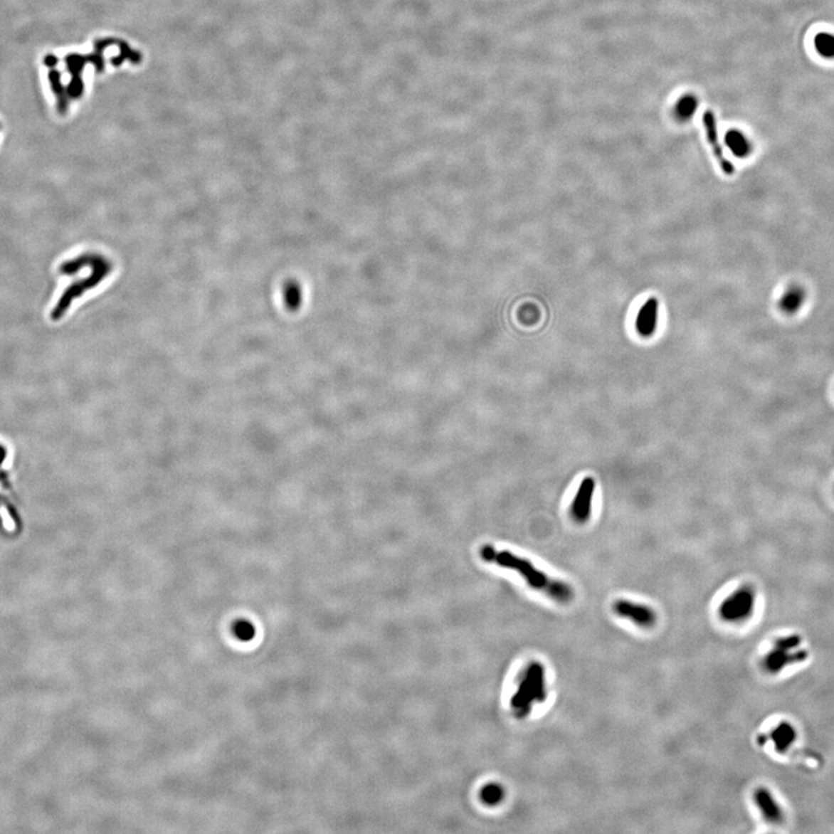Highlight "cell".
Masks as SVG:
<instances>
[{
    "label": "cell",
    "instance_id": "cell-1",
    "mask_svg": "<svg viewBox=\"0 0 834 834\" xmlns=\"http://www.w3.org/2000/svg\"><path fill=\"white\" fill-rule=\"evenodd\" d=\"M479 555L485 562L497 564L505 569L514 570L523 577L524 581L531 588L545 592L546 595L554 601L569 603L574 598L573 588L566 583L551 579L524 557L518 556L509 551H498L494 546L490 545L481 546Z\"/></svg>",
    "mask_w": 834,
    "mask_h": 834
},
{
    "label": "cell",
    "instance_id": "cell-2",
    "mask_svg": "<svg viewBox=\"0 0 834 834\" xmlns=\"http://www.w3.org/2000/svg\"><path fill=\"white\" fill-rule=\"evenodd\" d=\"M88 265L92 268L90 276L85 280H77L75 283H72L63 292L60 300L57 302L56 306L51 311V319L53 321L60 320L65 315L75 299L79 298L81 295L88 292V290L94 289L97 285H99L105 280L107 275H110V271L112 270V263L105 256L99 255V254H84V255L64 262L60 265V274H78L81 269L88 267Z\"/></svg>",
    "mask_w": 834,
    "mask_h": 834
},
{
    "label": "cell",
    "instance_id": "cell-3",
    "mask_svg": "<svg viewBox=\"0 0 834 834\" xmlns=\"http://www.w3.org/2000/svg\"><path fill=\"white\" fill-rule=\"evenodd\" d=\"M546 699L545 667L540 662H532L520 679L517 691L511 699V707L518 719H524L531 713L534 702L542 704Z\"/></svg>",
    "mask_w": 834,
    "mask_h": 834
},
{
    "label": "cell",
    "instance_id": "cell-4",
    "mask_svg": "<svg viewBox=\"0 0 834 834\" xmlns=\"http://www.w3.org/2000/svg\"><path fill=\"white\" fill-rule=\"evenodd\" d=\"M801 638L789 635L780 638L774 642L772 649L764 657L763 669L769 675H778L788 666L802 663L808 660L809 653L801 648Z\"/></svg>",
    "mask_w": 834,
    "mask_h": 834
},
{
    "label": "cell",
    "instance_id": "cell-5",
    "mask_svg": "<svg viewBox=\"0 0 834 834\" xmlns=\"http://www.w3.org/2000/svg\"><path fill=\"white\" fill-rule=\"evenodd\" d=\"M756 608V592L745 586L725 598L719 606V616L727 623H741L750 619Z\"/></svg>",
    "mask_w": 834,
    "mask_h": 834
},
{
    "label": "cell",
    "instance_id": "cell-6",
    "mask_svg": "<svg viewBox=\"0 0 834 834\" xmlns=\"http://www.w3.org/2000/svg\"><path fill=\"white\" fill-rule=\"evenodd\" d=\"M613 612L619 618L628 620L641 628H653L657 623V614L654 608L636 601L618 599L614 601Z\"/></svg>",
    "mask_w": 834,
    "mask_h": 834
},
{
    "label": "cell",
    "instance_id": "cell-7",
    "mask_svg": "<svg viewBox=\"0 0 834 834\" xmlns=\"http://www.w3.org/2000/svg\"><path fill=\"white\" fill-rule=\"evenodd\" d=\"M595 490V480L590 477H584L577 489L576 495L574 497L573 505L570 507V514L576 523H586L590 518Z\"/></svg>",
    "mask_w": 834,
    "mask_h": 834
},
{
    "label": "cell",
    "instance_id": "cell-8",
    "mask_svg": "<svg viewBox=\"0 0 834 834\" xmlns=\"http://www.w3.org/2000/svg\"><path fill=\"white\" fill-rule=\"evenodd\" d=\"M754 803L759 809L761 815L766 822L769 824L780 825L785 820V813L780 806L772 791L767 788L759 787L754 793Z\"/></svg>",
    "mask_w": 834,
    "mask_h": 834
},
{
    "label": "cell",
    "instance_id": "cell-9",
    "mask_svg": "<svg viewBox=\"0 0 834 834\" xmlns=\"http://www.w3.org/2000/svg\"><path fill=\"white\" fill-rule=\"evenodd\" d=\"M702 121H704V131H706L707 139H708V143H709L710 147H712V149H713L714 156H715L716 160L719 162V166H721V169H722V171H724L725 174H734V171H735L734 165H732V162H729V160L725 158L724 153H723L722 147H721V144H719V142L717 123H716V119L715 115H714V112H710V110L704 112V116H702Z\"/></svg>",
    "mask_w": 834,
    "mask_h": 834
},
{
    "label": "cell",
    "instance_id": "cell-10",
    "mask_svg": "<svg viewBox=\"0 0 834 834\" xmlns=\"http://www.w3.org/2000/svg\"><path fill=\"white\" fill-rule=\"evenodd\" d=\"M658 299L651 297L638 312L635 326L641 337H649L654 334L658 318Z\"/></svg>",
    "mask_w": 834,
    "mask_h": 834
},
{
    "label": "cell",
    "instance_id": "cell-11",
    "mask_svg": "<svg viewBox=\"0 0 834 834\" xmlns=\"http://www.w3.org/2000/svg\"><path fill=\"white\" fill-rule=\"evenodd\" d=\"M769 739L778 754H786L796 741V728L791 722H780L769 732Z\"/></svg>",
    "mask_w": 834,
    "mask_h": 834
},
{
    "label": "cell",
    "instance_id": "cell-12",
    "mask_svg": "<svg viewBox=\"0 0 834 834\" xmlns=\"http://www.w3.org/2000/svg\"><path fill=\"white\" fill-rule=\"evenodd\" d=\"M65 62L68 64V69L72 75L71 81H70V85L66 90H68L69 97L77 99L80 97L83 90H84L80 73L85 68V58L80 55H69L66 57Z\"/></svg>",
    "mask_w": 834,
    "mask_h": 834
},
{
    "label": "cell",
    "instance_id": "cell-13",
    "mask_svg": "<svg viewBox=\"0 0 834 834\" xmlns=\"http://www.w3.org/2000/svg\"><path fill=\"white\" fill-rule=\"evenodd\" d=\"M50 85H51V90L57 99V110L60 114L64 115L68 112L69 108V102H68V90L62 84V77H60V72L57 70H51L49 72Z\"/></svg>",
    "mask_w": 834,
    "mask_h": 834
},
{
    "label": "cell",
    "instance_id": "cell-14",
    "mask_svg": "<svg viewBox=\"0 0 834 834\" xmlns=\"http://www.w3.org/2000/svg\"><path fill=\"white\" fill-rule=\"evenodd\" d=\"M284 302L290 311H297L302 305V289L295 280H290L284 285Z\"/></svg>",
    "mask_w": 834,
    "mask_h": 834
},
{
    "label": "cell",
    "instance_id": "cell-15",
    "mask_svg": "<svg viewBox=\"0 0 834 834\" xmlns=\"http://www.w3.org/2000/svg\"><path fill=\"white\" fill-rule=\"evenodd\" d=\"M803 292L800 289H791L782 298L781 306L788 313H794L803 302Z\"/></svg>",
    "mask_w": 834,
    "mask_h": 834
},
{
    "label": "cell",
    "instance_id": "cell-16",
    "mask_svg": "<svg viewBox=\"0 0 834 834\" xmlns=\"http://www.w3.org/2000/svg\"><path fill=\"white\" fill-rule=\"evenodd\" d=\"M505 798V789L496 783H490L481 791V800L488 806H496Z\"/></svg>",
    "mask_w": 834,
    "mask_h": 834
},
{
    "label": "cell",
    "instance_id": "cell-17",
    "mask_svg": "<svg viewBox=\"0 0 834 834\" xmlns=\"http://www.w3.org/2000/svg\"><path fill=\"white\" fill-rule=\"evenodd\" d=\"M815 48L825 57L834 56V36L830 34H819L815 40Z\"/></svg>",
    "mask_w": 834,
    "mask_h": 834
},
{
    "label": "cell",
    "instance_id": "cell-18",
    "mask_svg": "<svg viewBox=\"0 0 834 834\" xmlns=\"http://www.w3.org/2000/svg\"><path fill=\"white\" fill-rule=\"evenodd\" d=\"M728 143L738 156H744V154H746L747 151H749L746 140L744 139V137L741 134H738V132H732V134H729Z\"/></svg>",
    "mask_w": 834,
    "mask_h": 834
},
{
    "label": "cell",
    "instance_id": "cell-19",
    "mask_svg": "<svg viewBox=\"0 0 834 834\" xmlns=\"http://www.w3.org/2000/svg\"><path fill=\"white\" fill-rule=\"evenodd\" d=\"M234 632L241 641H249V640H252L255 630L253 628V626L247 621H239L237 625L234 626Z\"/></svg>",
    "mask_w": 834,
    "mask_h": 834
},
{
    "label": "cell",
    "instance_id": "cell-20",
    "mask_svg": "<svg viewBox=\"0 0 834 834\" xmlns=\"http://www.w3.org/2000/svg\"><path fill=\"white\" fill-rule=\"evenodd\" d=\"M57 63H58V60L53 55H48V56L44 57V64H46V66L53 68V66L57 65Z\"/></svg>",
    "mask_w": 834,
    "mask_h": 834
}]
</instances>
